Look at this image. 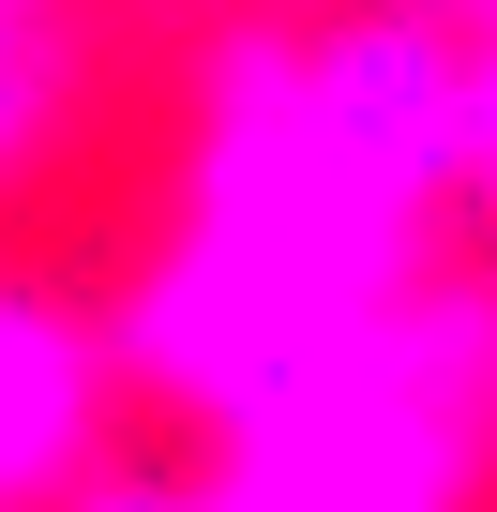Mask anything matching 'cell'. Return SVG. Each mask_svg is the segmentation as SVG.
<instances>
[{
  "label": "cell",
  "instance_id": "6da1fadb",
  "mask_svg": "<svg viewBox=\"0 0 497 512\" xmlns=\"http://www.w3.org/2000/svg\"><path fill=\"white\" fill-rule=\"evenodd\" d=\"M467 211V16L452 0H287L226 16L181 91V196L121 272V392L181 437L272 407L317 347L437 272Z\"/></svg>",
  "mask_w": 497,
  "mask_h": 512
},
{
  "label": "cell",
  "instance_id": "7a4b0ae2",
  "mask_svg": "<svg viewBox=\"0 0 497 512\" xmlns=\"http://www.w3.org/2000/svg\"><path fill=\"white\" fill-rule=\"evenodd\" d=\"M241 512H482L497 497V272H422L272 407L196 437Z\"/></svg>",
  "mask_w": 497,
  "mask_h": 512
},
{
  "label": "cell",
  "instance_id": "3957f363",
  "mask_svg": "<svg viewBox=\"0 0 497 512\" xmlns=\"http://www.w3.org/2000/svg\"><path fill=\"white\" fill-rule=\"evenodd\" d=\"M121 347L91 302L0 272V512H61L106 452H121Z\"/></svg>",
  "mask_w": 497,
  "mask_h": 512
},
{
  "label": "cell",
  "instance_id": "277c9868",
  "mask_svg": "<svg viewBox=\"0 0 497 512\" xmlns=\"http://www.w3.org/2000/svg\"><path fill=\"white\" fill-rule=\"evenodd\" d=\"M91 76H106V16L91 0H0V196L76 151Z\"/></svg>",
  "mask_w": 497,
  "mask_h": 512
},
{
  "label": "cell",
  "instance_id": "5b68a950",
  "mask_svg": "<svg viewBox=\"0 0 497 512\" xmlns=\"http://www.w3.org/2000/svg\"><path fill=\"white\" fill-rule=\"evenodd\" d=\"M61 512H241V482H226L211 452H181V467H121V452H106Z\"/></svg>",
  "mask_w": 497,
  "mask_h": 512
},
{
  "label": "cell",
  "instance_id": "8992f818",
  "mask_svg": "<svg viewBox=\"0 0 497 512\" xmlns=\"http://www.w3.org/2000/svg\"><path fill=\"white\" fill-rule=\"evenodd\" d=\"M467 211H497V31H467Z\"/></svg>",
  "mask_w": 497,
  "mask_h": 512
},
{
  "label": "cell",
  "instance_id": "52a82bcc",
  "mask_svg": "<svg viewBox=\"0 0 497 512\" xmlns=\"http://www.w3.org/2000/svg\"><path fill=\"white\" fill-rule=\"evenodd\" d=\"M452 16H467V31H497V0H452Z\"/></svg>",
  "mask_w": 497,
  "mask_h": 512
}]
</instances>
